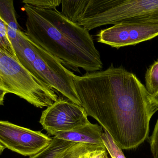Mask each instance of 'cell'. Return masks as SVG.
Masks as SVG:
<instances>
[{
	"instance_id": "obj_1",
	"label": "cell",
	"mask_w": 158,
	"mask_h": 158,
	"mask_svg": "<svg viewBox=\"0 0 158 158\" xmlns=\"http://www.w3.org/2000/svg\"><path fill=\"white\" fill-rule=\"evenodd\" d=\"M74 83L87 116L122 150L136 148L148 138L150 120L158 107L135 74L111 64L105 70L75 75Z\"/></svg>"
},
{
	"instance_id": "obj_2",
	"label": "cell",
	"mask_w": 158,
	"mask_h": 158,
	"mask_svg": "<svg viewBox=\"0 0 158 158\" xmlns=\"http://www.w3.org/2000/svg\"><path fill=\"white\" fill-rule=\"evenodd\" d=\"M25 34L31 41L58 58L67 68L80 72L103 68L100 53L89 31L72 22L56 9L24 4Z\"/></svg>"
},
{
	"instance_id": "obj_3",
	"label": "cell",
	"mask_w": 158,
	"mask_h": 158,
	"mask_svg": "<svg viewBox=\"0 0 158 158\" xmlns=\"http://www.w3.org/2000/svg\"><path fill=\"white\" fill-rule=\"evenodd\" d=\"M158 20V0H113L106 11L85 19L88 30L105 25L131 20Z\"/></svg>"
},
{
	"instance_id": "obj_4",
	"label": "cell",
	"mask_w": 158,
	"mask_h": 158,
	"mask_svg": "<svg viewBox=\"0 0 158 158\" xmlns=\"http://www.w3.org/2000/svg\"><path fill=\"white\" fill-rule=\"evenodd\" d=\"M158 36V20H131L101 30L97 35L98 42L118 48L134 45Z\"/></svg>"
},
{
	"instance_id": "obj_5",
	"label": "cell",
	"mask_w": 158,
	"mask_h": 158,
	"mask_svg": "<svg viewBox=\"0 0 158 158\" xmlns=\"http://www.w3.org/2000/svg\"><path fill=\"white\" fill-rule=\"evenodd\" d=\"M84 109L59 98L43 111L40 123L51 135L77 129L89 122Z\"/></svg>"
},
{
	"instance_id": "obj_6",
	"label": "cell",
	"mask_w": 158,
	"mask_h": 158,
	"mask_svg": "<svg viewBox=\"0 0 158 158\" xmlns=\"http://www.w3.org/2000/svg\"><path fill=\"white\" fill-rule=\"evenodd\" d=\"M52 140V137L40 132L0 121V144L22 156L30 157L37 154Z\"/></svg>"
},
{
	"instance_id": "obj_7",
	"label": "cell",
	"mask_w": 158,
	"mask_h": 158,
	"mask_svg": "<svg viewBox=\"0 0 158 158\" xmlns=\"http://www.w3.org/2000/svg\"><path fill=\"white\" fill-rule=\"evenodd\" d=\"M104 131L100 125L90 122L77 129L68 131L57 133L54 136L64 141L74 143H84L104 146L102 137Z\"/></svg>"
},
{
	"instance_id": "obj_8",
	"label": "cell",
	"mask_w": 158,
	"mask_h": 158,
	"mask_svg": "<svg viewBox=\"0 0 158 158\" xmlns=\"http://www.w3.org/2000/svg\"><path fill=\"white\" fill-rule=\"evenodd\" d=\"M106 152L105 146L75 143L55 158H103Z\"/></svg>"
},
{
	"instance_id": "obj_9",
	"label": "cell",
	"mask_w": 158,
	"mask_h": 158,
	"mask_svg": "<svg viewBox=\"0 0 158 158\" xmlns=\"http://www.w3.org/2000/svg\"><path fill=\"white\" fill-rule=\"evenodd\" d=\"M0 16L6 24L9 37L21 30L16 17L14 1L0 0Z\"/></svg>"
},
{
	"instance_id": "obj_10",
	"label": "cell",
	"mask_w": 158,
	"mask_h": 158,
	"mask_svg": "<svg viewBox=\"0 0 158 158\" xmlns=\"http://www.w3.org/2000/svg\"><path fill=\"white\" fill-rule=\"evenodd\" d=\"M74 143H75L61 140L54 136L52 142L47 146L29 158H55L58 154Z\"/></svg>"
},
{
	"instance_id": "obj_11",
	"label": "cell",
	"mask_w": 158,
	"mask_h": 158,
	"mask_svg": "<svg viewBox=\"0 0 158 158\" xmlns=\"http://www.w3.org/2000/svg\"><path fill=\"white\" fill-rule=\"evenodd\" d=\"M145 87L151 96L158 92V60L154 62L147 70Z\"/></svg>"
},
{
	"instance_id": "obj_12",
	"label": "cell",
	"mask_w": 158,
	"mask_h": 158,
	"mask_svg": "<svg viewBox=\"0 0 158 158\" xmlns=\"http://www.w3.org/2000/svg\"><path fill=\"white\" fill-rule=\"evenodd\" d=\"M0 48L4 52L18 60L7 32L5 22L0 16ZM19 61V60H18Z\"/></svg>"
},
{
	"instance_id": "obj_13",
	"label": "cell",
	"mask_w": 158,
	"mask_h": 158,
	"mask_svg": "<svg viewBox=\"0 0 158 158\" xmlns=\"http://www.w3.org/2000/svg\"><path fill=\"white\" fill-rule=\"evenodd\" d=\"M104 146L111 158H126L122 150L118 147L107 132L104 131L102 137Z\"/></svg>"
},
{
	"instance_id": "obj_14",
	"label": "cell",
	"mask_w": 158,
	"mask_h": 158,
	"mask_svg": "<svg viewBox=\"0 0 158 158\" xmlns=\"http://www.w3.org/2000/svg\"><path fill=\"white\" fill-rule=\"evenodd\" d=\"M24 4H27L34 7L44 9H56L62 1L60 0H24Z\"/></svg>"
},
{
	"instance_id": "obj_15",
	"label": "cell",
	"mask_w": 158,
	"mask_h": 158,
	"mask_svg": "<svg viewBox=\"0 0 158 158\" xmlns=\"http://www.w3.org/2000/svg\"><path fill=\"white\" fill-rule=\"evenodd\" d=\"M150 145L153 158H158V119L150 137Z\"/></svg>"
},
{
	"instance_id": "obj_16",
	"label": "cell",
	"mask_w": 158,
	"mask_h": 158,
	"mask_svg": "<svg viewBox=\"0 0 158 158\" xmlns=\"http://www.w3.org/2000/svg\"><path fill=\"white\" fill-rule=\"evenodd\" d=\"M6 94L5 92L3 85L0 78V106L3 105L5 96Z\"/></svg>"
},
{
	"instance_id": "obj_17",
	"label": "cell",
	"mask_w": 158,
	"mask_h": 158,
	"mask_svg": "<svg viewBox=\"0 0 158 158\" xmlns=\"http://www.w3.org/2000/svg\"><path fill=\"white\" fill-rule=\"evenodd\" d=\"M151 97H152L153 102L158 107V92L154 95L151 96Z\"/></svg>"
},
{
	"instance_id": "obj_18",
	"label": "cell",
	"mask_w": 158,
	"mask_h": 158,
	"mask_svg": "<svg viewBox=\"0 0 158 158\" xmlns=\"http://www.w3.org/2000/svg\"><path fill=\"white\" fill-rule=\"evenodd\" d=\"M5 148V147L3 146L2 145V144H0V155L3 152Z\"/></svg>"
},
{
	"instance_id": "obj_19",
	"label": "cell",
	"mask_w": 158,
	"mask_h": 158,
	"mask_svg": "<svg viewBox=\"0 0 158 158\" xmlns=\"http://www.w3.org/2000/svg\"><path fill=\"white\" fill-rule=\"evenodd\" d=\"M103 158H108V153L107 152L104 155V156H103Z\"/></svg>"
}]
</instances>
